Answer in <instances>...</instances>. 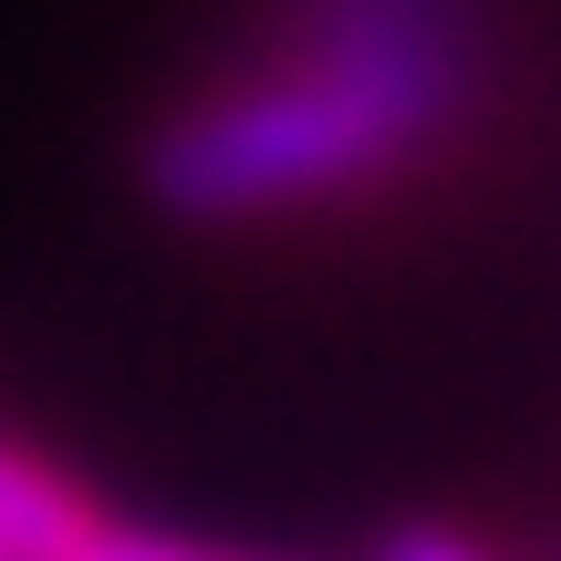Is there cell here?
I'll return each mask as SVG.
<instances>
[{"label": "cell", "mask_w": 561, "mask_h": 561, "mask_svg": "<svg viewBox=\"0 0 561 561\" xmlns=\"http://www.w3.org/2000/svg\"><path fill=\"white\" fill-rule=\"evenodd\" d=\"M83 541V510L62 479H42L32 458H11L0 447V561H62Z\"/></svg>", "instance_id": "2"}, {"label": "cell", "mask_w": 561, "mask_h": 561, "mask_svg": "<svg viewBox=\"0 0 561 561\" xmlns=\"http://www.w3.org/2000/svg\"><path fill=\"white\" fill-rule=\"evenodd\" d=\"M62 561H219V551H187V541H136V530H94L83 520V541Z\"/></svg>", "instance_id": "3"}, {"label": "cell", "mask_w": 561, "mask_h": 561, "mask_svg": "<svg viewBox=\"0 0 561 561\" xmlns=\"http://www.w3.org/2000/svg\"><path fill=\"white\" fill-rule=\"evenodd\" d=\"M468 94L447 0H322L312 53L271 83L178 115L146 146V187L178 219H261L291 198L375 178L416 157Z\"/></svg>", "instance_id": "1"}, {"label": "cell", "mask_w": 561, "mask_h": 561, "mask_svg": "<svg viewBox=\"0 0 561 561\" xmlns=\"http://www.w3.org/2000/svg\"><path fill=\"white\" fill-rule=\"evenodd\" d=\"M385 561H489V551L447 541V530H405V541H385Z\"/></svg>", "instance_id": "4"}]
</instances>
